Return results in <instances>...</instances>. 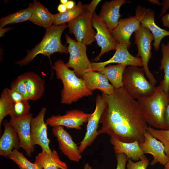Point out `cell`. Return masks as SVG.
<instances>
[{
    "mask_svg": "<svg viewBox=\"0 0 169 169\" xmlns=\"http://www.w3.org/2000/svg\"><path fill=\"white\" fill-rule=\"evenodd\" d=\"M8 88L4 89L0 96V126L3 119L10 115L14 102L11 99L8 92Z\"/></svg>",
    "mask_w": 169,
    "mask_h": 169,
    "instance_id": "obj_31",
    "label": "cell"
},
{
    "mask_svg": "<svg viewBox=\"0 0 169 169\" xmlns=\"http://www.w3.org/2000/svg\"><path fill=\"white\" fill-rule=\"evenodd\" d=\"M155 15L154 11L139 5L137 7L135 16L140 22L141 25L152 33L154 38L153 45L155 50H157L161 40L165 37L169 36V31L161 28L156 24Z\"/></svg>",
    "mask_w": 169,
    "mask_h": 169,
    "instance_id": "obj_10",
    "label": "cell"
},
{
    "mask_svg": "<svg viewBox=\"0 0 169 169\" xmlns=\"http://www.w3.org/2000/svg\"><path fill=\"white\" fill-rule=\"evenodd\" d=\"M53 135L57 138L59 148L62 152L71 161L79 162L82 157L79 147L74 141L69 133L62 126L53 127Z\"/></svg>",
    "mask_w": 169,
    "mask_h": 169,
    "instance_id": "obj_16",
    "label": "cell"
},
{
    "mask_svg": "<svg viewBox=\"0 0 169 169\" xmlns=\"http://www.w3.org/2000/svg\"><path fill=\"white\" fill-rule=\"evenodd\" d=\"M12 28L10 27H7L4 28H0V36L2 37L4 35V34L6 32L12 29Z\"/></svg>",
    "mask_w": 169,
    "mask_h": 169,
    "instance_id": "obj_43",
    "label": "cell"
},
{
    "mask_svg": "<svg viewBox=\"0 0 169 169\" xmlns=\"http://www.w3.org/2000/svg\"><path fill=\"white\" fill-rule=\"evenodd\" d=\"M110 142L113 146L115 154L123 153L129 159L139 161L146 156L137 141L131 142H124L113 137H110Z\"/></svg>",
    "mask_w": 169,
    "mask_h": 169,
    "instance_id": "obj_21",
    "label": "cell"
},
{
    "mask_svg": "<svg viewBox=\"0 0 169 169\" xmlns=\"http://www.w3.org/2000/svg\"><path fill=\"white\" fill-rule=\"evenodd\" d=\"M92 22L93 27L96 31L95 40L97 44L101 48L100 53L92 60L96 61L99 60L104 54L115 50L117 43L114 39L105 23L95 12L92 15Z\"/></svg>",
    "mask_w": 169,
    "mask_h": 169,
    "instance_id": "obj_12",
    "label": "cell"
},
{
    "mask_svg": "<svg viewBox=\"0 0 169 169\" xmlns=\"http://www.w3.org/2000/svg\"><path fill=\"white\" fill-rule=\"evenodd\" d=\"M130 1L125 0H112L106 1L101 8L98 15L104 22L110 30L114 29L117 26L121 15L120 8L123 4L130 3Z\"/></svg>",
    "mask_w": 169,
    "mask_h": 169,
    "instance_id": "obj_19",
    "label": "cell"
},
{
    "mask_svg": "<svg viewBox=\"0 0 169 169\" xmlns=\"http://www.w3.org/2000/svg\"><path fill=\"white\" fill-rule=\"evenodd\" d=\"M135 41L137 48L136 57H141L143 69L146 76L149 81L155 86L156 81L153 74L149 70L148 63L151 56V43L154 40L153 35L147 28L141 25L138 29L134 32Z\"/></svg>",
    "mask_w": 169,
    "mask_h": 169,
    "instance_id": "obj_7",
    "label": "cell"
},
{
    "mask_svg": "<svg viewBox=\"0 0 169 169\" xmlns=\"http://www.w3.org/2000/svg\"><path fill=\"white\" fill-rule=\"evenodd\" d=\"M68 27L65 23L53 24L46 28V31L40 42L30 50H27V54L22 59L15 64L20 66H24L30 63L38 55L42 54L50 58L53 54L69 53L68 47L63 44L61 41L62 33Z\"/></svg>",
    "mask_w": 169,
    "mask_h": 169,
    "instance_id": "obj_4",
    "label": "cell"
},
{
    "mask_svg": "<svg viewBox=\"0 0 169 169\" xmlns=\"http://www.w3.org/2000/svg\"><path fill=\"white\" fill-rule=\"evenodd\" d=\"M68 0H60V2L62 4L66 5L67 3Z\"/></svg>",
    "mask_w": 169,
    "mask_h": 169,
    "instance_id": "obj_48",
    "label": "cell"
},
{
    "mask_svg": "<svg viewBox=\"0 0 169 169\" xmlns=\"http://www.w3.org/2000/svg\"><path fill=\"white\" fill-rule=\"evenodd\" d=\"M20 169H43L38 164L30 161L18 150L13 149L8 157Z\"/></svg>",
    "mask_w": 169,
    "mask_h": 169,
    "instance_id": "obj_30",
    "label": "cell"
},
{
    "mask_svg": "<svg viewBox=\"0 0 169 169\" xmlns=\"http://www.w3.org/2000/svg\"><path fill=\"white\" fill-rule=\"evenodd\" d=\"M148 1L152 4L158 5H160L161 4L158 0H148Z\"/></svg>",
    "mask_w": 169,
    "mask_h": 169,
    "instance_id": "obj_45",
    "label": "cell"
},
{
    "mask_svg": "<svg viewBox=\"0 0 169 169\" xmlns=\"http://www.w3.org/2000/svg\"><path fill=\"white\" fill-rule=\"evenodd\" d=\"M43 169H67L66 163L61 161L58 153L53 150L51 154L44 151L38 154L34 162Z\"/></svg>",
    "mask_w": 169,
    "mask_h": 169,
    "instance_id": "obj_25",
    "label": "cell"
},
{
    "mask_svg": "<svg viewBox=\"0 0 169 169\" xmlns=\"http://www.w3.org/2000/svg\"><path fill=\"white\" fill-rule=\"evenodd\" d=\"M47 108L43 107L38 115L32 118L30 124L31 141L35 146L38 145L42 151L51 154L52 151L49 146L50 140L47 135V125L44 118Z\"/></svg>",
    "mask_w": 169,
    "mask_h": 169,
    "instance_id": "obj_11",
    "label": "cell"
},
{
    "mask_svg": "<svg viewBox=\"0 0 169 169\" xmlns=\"http://www.w3.org/2000/svg\"><path fill=\"white\" fill-rule=\"evenodd\" d=\"M128 49L125 44L117 43L115 53L109 59L102 62H91L92 70L96 71L113 63L124 64L127 66L143 67L141 59L131 55L128 51Z\"/></svg>",
    "mask_w": 169,
    "mask_h": 169,
    "instance_id": "obj_15",
    "label": "cell"
},
{
    "mask_svg": "<svg viewBox=\"0 0 169 169\" xmlns=\"http://www.w3.org/2000/svg\"><path fill=\"white\" fill-rule=\"evenodd\" d=\"M33 6V3H30L27 8L1 18L0 19V28H3L8 24L29 20L32 14Z\"/></svg>",
    "mask_w": 169,
    "mask_h": 169,
    "instance_id": "obj_27",
    "label": "cell"
},
{
    "mask_svg": "<svg viewBox=\"0 0 169 169\" xmlns=\"http://www.w3.org/2000/svg\"><path fill=\"white\" fill-rule=\"evenodd\" d=\"M53 68L57 78L63 83V87L61 93L62 103L70 105L84 97L93 95L92 92L86 87L83 80L69 69L64 61L57 60Z\"/></svg>",
    "mask_w": 169,
    "mask_h": 169,
    "instance_id": "obj_2",
    "label": "cell"
},
{
    "mask_svg": "<svg viewBox=\"0 0 169 169\" xmlns=\"http://www.w3.org/2000/svg\"><path fill=\"white\" fill-rule=\"evenodd\" d=\"M161 3L162 9L159 17H162L166 14V12L169 8V0H163Z\"/></svg>",
    "mask_w": 169,
    "mask_h": 169,
    "instance_id": "obj_39",
    "label": "cell"
},
{
    "mask_svg": "<svg viewBox=\"0 0 169 169\" xmlns=\"http://www.w3.org/2000/svg\"><path fill=\"white\" fill-rule=\"evenodd\" d=\"M30 106L28 100H24L14 103L10 115V116L15 118L23 117L30 113Z\"/></svg>",
    "mask_w": 169,
    "mask_h": 169,
    "instance_id": "obj_33",
    "label": "cell"
},
{
    "mask_svg": "<svg viewBox=\"0 0 169 169\" xmlns=\"http://www.w3.org/2000/svg\"><path fill=\"white\" fill-rule=\"evenodd\" d=\"M101 1L100 0H93L89 4L84 5L85 9L92 14L95 12L96 7Z\"/></svg>",
    "mask_w": 169,
    "mask_h": 169,
    "instance_id": "obj_38",
    "label": "cell"
},
{
    "mask_svg": "<svg viewBox=\"0 0 169 169\" xmlns=\"http://www.w3.org/2000/svg\"><path fill=\"white\" fill-rule=\"evenodd\" d=\"M126 66L121 64L110 65L98 69L96 71L104 75L115 89H119L123 87V75Z\"/></svg>",
    "mask_w": 169,
    "mask_h": 169,
    "instance_id": "obj_26",
    "label": "cell"
},
{
    "mask_svg": "<svg viewBox=\"0 0 169 169\" xmlns=\"http://www.w3.org/2000/svg\"><path fill=\"white\" fill-rule=\"evenodd\" d=\"M117 166L116 169H126L127 162L129 159L123 153L116 154Z\"/></svg>",
    "mask_w": 169,
    "mask_h": 169,
    "instance_id": "obj_36",
    "label": "cell"
},
{
    "mask_svg": "<svg viewBox=\"0 0 169 169\" xmlns=\"http://www.w3.org/2000/svg\"><path fill=\"white\" fill-rule=\"evenodd\" d=\"M165 119L166 123V130H169V103L166 110Z\"/></svg>",
    "mask_w": 169,
    "mask_h": 169,
    "instance_id": "obj_41",
    "label": "cell"
},
{
    "mask_svg": "<svg viewBox=\"0 0 169 169\" xmlns=\"http://www.w3.org/2000/svg\"><path fill=\"white\" fill-rule=\"evenodd\" d=\"M162 57L161 60L160 69L163 70L164 79L160 84L166 92L169 93V42L166 44L162 43L161 44Z\"/></svg>",
    "mask_w": 169,
    "mask_h": 169,
    "instance_id": "obj_29",
    "label": "cell"
},
{
    "mask_svg": "<svg viewBox=\"0 0 169 169\" xmlns=\"http://www.w3.org/2000/svg\"><path fill=\"white\" fill-rule=\"evenodd\" d=\"M65 38L69 54V60L66 64L69 68L73 69L78 77L81 78L85 73L92 70L91 62L87 56L86 45L73 39L67 34Z\"/></svg>",
    "mask_w": 169,
    "mask_h": 169,
    "instance_id": "obj_6",
    "label": "cell"
},
{
    "mask_svg": "<svg viewBox=\"0 0 169 169\" xmlns=\"http://www.w3.org/2000/svg\"><path fill=\"white\" fill-rule=\"evenodd\" d=\"M144 141L139 143L140 147L144 154H148L153 157L151 165H154L157 163L165 165L169 158L165 152V147L163 143L154 137L146 130L145 132Z\"/></svg>",
    "mask_w": 169,
    "mask_h": 169,
    "instance_id": "obj_18",
    "label": "cell"
},
{
    "mask_svg": "<svg viewBox=\"0 0 169 169\" xmlns=\"http://www.w3.org/2000/svg\"><path fill=\"white\" fill-rule=\"evenodd\" d=\"M10 88L13 89L22 93L25 99L29 100L23 77L22 74L19 75L11 83Z\"/></svg>",
    "mask_w": 169,
    "mask_h": 169,
    "instance_id": "obj_34",
    "label": "cell"
},
{
    "mask_svg": "<svg viewBox=\"0 0 169 169\" xmlns=\"http://www.w3.org/2000/svg\"><path fill=\"white\" fill-rule=\"evenodd\" d=\"M83 169H92V168L88 163H86L85 164Z\"/></svg>",
    "mask_w": 169,
    "mask_h": 169,
    "instance_id": "obj_46",
    "label": "cell"
},
{
    "mask_svg": "<svg viewBox=\"0 0 169 169\" xmlns=\"http://www.w3.org/2000/svg\"><path fill=\"white\" fill-rule=\"evenodd\" d=\"M146 130L163 143L165 153L169 158V130L157 129L148 126Z\"/></svg>",
    "mask_w": 169,
    "mask_h": 169,
    "instance_id": "obj_32",
    "label": "cell"
},
{
    "mask_svg": "<svg viewBox=\"0 0 169 169\" xmlns=\"http://www.w3.org/2000/svg\"><path fill=\"white\" fill-rule=\"evenodd\" d=\"M146 121L157 129H166L165 114L169 103V93L164 90L161 84L150 95L137 100Z\"/></svg>",
    "mask_w": 169,
    "mask_h": 169,
    "instance_id": "obj_3",
    "label": "cell"
},
{
    "mask_svg": "<svg viewBox=\"0 0 169 169\" xmlns=\"http://www.w3.org/2000/svg\"><path fill=\"white\" fill-rule=\"evenodd\" d=\"M164 166L163 169H169V160Z\"/></svg>",
    "mask_w": 169,
    "mask_h": 169,
    "instance_id": "obj_47",
    "label": "cell"
},
{
    "mask_svg": "<svg viewBox=\"0 0 169 169\" xmlns=\"http://www.w3.org/2000/svg\"><path fill=\"white\" fill-rule=\"evenodd\" d=\"M90 115V114L74 109L67 111L63 115H52L47 119L45 122L47 125L53 127L62 126L68 128L80 130L81 126L88 122Z\"/></svg>",
    "mask_w": 169,
    "mask_h": 169,
    "instance_id": "obj_14",
    "label": "cell"
},
{
    "mask_svg": "<svg viewBox=\"0 0 169 169\" xmlns=\"http://www.w3.org/2000/svg\"><path fill=\"white\" fill-rule=\"evenodd\" d=\"M105 97L103 94L98 95L96 98V105L95 110L91 114L87 122L85 136L81 141L79 147L80 153L90 146L98 135L97 129L102 115L106 106Z\"/></svg>",
    "mask_w": 169,
    "mask_h": 169,
    "instance_id": "obj_9",
    "label": "cell"
},
{
    "mask_svg": "<svg viewBox=\"0 0 169 169\" xmlns=\"http://www.w3.org/2000/svg\"><path fill=\"white\" fill-rule=\"evenodd\" d=\"M143 68L128 66L123 74V87L129 95L138 100L148 96L154 91L156 87L148 81L144 76Z\"/></svg>",
    "mask_w": 169,
    "mask_h": 169,
    "instance_id": "obj_5",
    "label": "cell"
},
{
    "mask_svg": "<svg viewBox=\"0 0 169 169\" xmlns=\"http://www.w3.org/2000/svg\"><path fill=\"white\" fill-rule=\"evenodd\" d=\"M149 164V161L146 157L136 162L129 159L127 162L126 167V169H146Z\"/></svg>",
    "mask_w": 169,
    "mask_h": 169,
    "instance_id": "obj_35",
    "label": "cell"
},
{
    "mask_svg": "<svg viewBox=\"0 0 169 169\" xmlns=\"http://www.w3.org/2000/svg\"><path fill=\"white\" fill-rule=\"evenodd\" d=\"M8 92L11 99L14 103L25 100L22 93L13 89H8Z\"/></svg>",
    "mask_w": 169,
    "mask_h": 169,
    "instance_id": "obj_37",
    "label": "cell"
},
{
    "mask_svg": "<svg viewBox=\"0 0 169 169\" xmlns=\"http://www.w3.org/2000/svg\"><path fill=\"white\" fill-rule=\"evenodd\" d=\"M140 25V22L135 16H131L120 19L116 28L110 31L117 43L125 44L129 48L131 44V36L138 29Z\"/></svg>",
    "mask_w": 169,
    "mask_h": 169,
    "instance_id": "obj_17",
    "label": "cell"
},
{
    "mask_svg": "<svg viewBox=\"0 0 169 169\" xmlns=\"http://www.w3.org/2000/svg\"><path fill=\"white\" fill-rule=\"evenodd\" d=\"M92 14L85 9L80 15L68 23L70 34L74 35L77 41L86 45L95 41L96 32L93 28Z\"/></svg>",
    "mask_w": 169,
    "mask_h": 169,
    "instance_id": "obj_8",
    "label": "cell"
},
{
    "mask_svg": "<svg viewBox=\"0 0 169 169\" xmlns=\"http://www.w3.org/2000/svg\"><path fill=\"white\" fill-rule=\"evenodd\" d=\"M67 9H71L75 6L74 2L72 0L68 1L66 4Z\"/></svg>",
    "mask_w": 169,
    "mask_h": 169,
    "instance_id": "obj_44",
    "label": "cell"
},
{
    "mask_svg": "<svg viewBox=\"0 0 169 169\" xmlns=\"http://www.w3.org/2000/svg\"><path fill=\"white\" fill-rule=\"evenodd\" d=\"M81 78L87 89L92 92L98 89L102 94L110 95L115 90V88L109 83L107 78L99 72L90 70L85 73Z\"/></svg>",
    "mask_w": 169,
    "mask_h": 169,
    "instance_id": "obj_20",
    "label": "cell"
},
{
    "mask_svg": "<svg viewBox=\"0 0 169 169\" xmlns=\"http://www.w3.org/2000/svg\"><path fill=\"white\" fill-rule=\"evenodd\" d=\"M161 20L163 26L164 27L169 28V13L162 16Z\"/></svg>",
    "mask_w": 169,
    "mask_h": 169,
    "instance_id": "obj_40",
    "label": "cell"
},
{
    "mask_svg": "<svg viewBox=\"0 0 169 169\" xmlns=\"http://www.w3.org/2000/svg\"><path fill=\"white\" fill-rule=\"evenodd\" d=\"M104 94L107 105L99 121L102 126L98 135L105 134L124 142H143L148 126L137 101L123 87Z\"/></svg>",
    "mask_w": 169,
    "mask_h": 169,
    "instance_id": "obj_1",
    "label": "cell"
},
{
    "mask_svg": "<svg viewBox=\"0 0 169 169\" xmlns=\"http://www.w3.org/2000/svg\"><path fill=\"white\" fill-rule=\"evenodd\" d=\"M33 4L32 14L29 21L46 28L53 24L54 14L51 13L46 7L38 1L33 0Z\"/></svg>",
    "mask_w": 169,
    "mask_h": 169,
    "instance_id": "obj_24",
    "label": "cell"
},
{
    "mask_svg": "<svg viewBox=\"0 0 169 169\" xmlns=\"http://www.w3.org/2000/svg\"><path fill=\"white\" fill-rule=\"evenodd\" d=\"M57 9L59 13H63L65 12L67 9L66 5L61 4L58 5Z\"/></svg>",
    "mask_w": 169,
    "mask_h": 169,
    "instance_id": "obj_42",
    "label": "cell"
},
{
    "mask_svg": "<svg viewBox=\"0 0 169 169\" xmlns=\"http://www.w3.org/2000/svg\"><path fill=\"white\" fill-rule=\"evenodd\" d=\"M33 115L30 113L26 116L20 118L10 116L9 121L18 135L20 148L25 151L26 155L30 156L34 151L35 146L32 142L30 135V124Z\"/></svg>",
    "mask_w": 169,
    "mask_h": 169,
    "instance_id": "obj_13",
    "label": "cell"
},
{
    "mask_svg": "<svg viewBox=\"0 0 169 169\" xmlns=\"http://www.w3.org/2000/svg\"><path fill=\"white\" fill-rule=\"evenodd\" d=\"M24 80L29 100H36L43 96L45 82L38 74L33 71L25 72L22 74Z\"/></svg>",
    "mask_w": 169,
    "mask_h": 169,
    "instance_id": "obj_23",
    "label": "cell"
},
{
    "mask_svg": "<svg viewBox=\"0 0 169 169\" xmlns=\"http://www.w3.org/2000/svg\"><path fill=\"white\" fill-rule=\"evenodd\" d=\"M4 131L0 139V155L8 158L13 149L20 148L19 141L15 130L5 120L3 124Z\"/></svg>",
    "mask_w": 169,
    "mask_h": 169,
    "instance_id": "obj_22",
    "label": "cell"
},
{
    "mask_svg": "<svg viewBox=\"0 0 169 169\" xmlns=\"http://www.w3.org/2000/svg\"><path fill=\"white\" fill-rule=\"evenodd\" d=\"M84 5L79 1L77 4L72 9H67L63 13L54 14V24L58 25L65 23L76 18L85 10Z\"/></svg>",
    "mask_w": 169,
    "mask_h": 169,
    "instance_id": "obj_28",
    "label": "cell"
}]
</instances>
